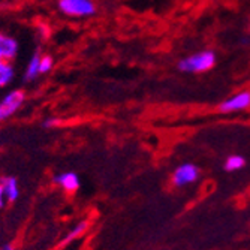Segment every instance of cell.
<instances>
[{"label":"cell","instance_id":"obj_1","mask_svg":"<svg viewBox=\"0 0 250 250\" xmlns=\"http://www.w3.org/2000/svg\"><path fill=\"white\" fill-rule=\"evenodd\" d=\"M216 62H217V54L213 50H202L181 59L177 63V67L178 71L185 74H204L211 71L216 66Z\"/></svg>","mask_w":250,"mask_h":250},{"label":"cell","instance_id":"obj_2","mask_svg":"<svg viewBox=\"0 0 250 250\" xmlns=\"http://www.w3.org/2000/svg\"><path fill=\"white\" fill-rule=\"evenodd\" d=\"M57 8L64 17L71 18H88L96 14L93 0H59Z\"/></svg>","mask_w":250,"mask_h":250},{"label":"cell","instance_id":"obj_3","mask_svg":"<svg viewBox=\"0 0 250 250\" xmlns=\"http://www.w3.org/2000/svg\"><path fill=\"white\" fill-rule=\"evenodd\" d=\"M250 108V90H240L217 105L219 114H234Z\"/></svg>","mask_w":250,"mask_h":250},{"label":"cell","instance_id":"obj_4","mask_svg":"<svg viewBox=\"0 0 250 250\" xmlns=\"http://www.w3.org/2000/svg\"><path fill=\"white\" fill-rule=\"evenodd\" d=\"M199 177H201V168L195 164L186 162V164L178 165L174 169L171 175V181L175 188H186V186L196 183Z\"/></svg>","mask_w":250,"mask_h":250},{"label":"cell","instance_id":"obj_5","mask_svg":"<svg viewBox=\"0 0 250 250\" xmlns=\"http://www.w3.org/2000/svg\"><path fill=\"white\" fill-rule=\"evenodd\" d=\"M26 101V95L22 90H11L0 101V123L11 119Z\"/></svg>","mask_w":250,"mask_h":250},{"label":"cell","instance_id":"obj_6","mask_svg":"<svg viewBox=\"0 0 250 250\" xmlns=\"http://www.w3.org/2000/svg\"><path fill=\"white\" fill-rule=\"evenodd\" d=\"M53 181L56 185H59L63 190L66 192H77L80 189V185H81V181H80V177L77 172L74 171H66V172H60L57 175H54Z\"/></svg>","mask_w":250,"mask_h":250},{"label":"cell","instance_id":"obj_7","mask_svg":"<svg viewBox=\"0 0 250 250\" xmlns=\"http://www.w3.org/2000/svg\"><path fill=\"white\" fill-rule=\"evenodd\" d=\"M18 50V41L15 38L0 33V60H12Z\"/></svg>","mask_w":250,"mask_h":250},{"label":"cell","instance_id":"obj_8","mask_svg":"<svg viewBox=\"0 0 250 250\" xmlns=\"http://www.w3.org/2000/svg\"><path fill=\"white\" fill-rule=\"evenodd\" d=\"M2 186H3V190H5L6 201L15 202L18 199V196H20V188H18V183H17V178H14V177L3 178Z\"/></svg>","mask_w":250,"mask_h":250},{"label":"cell","instance_id":"obj_9","mask_svg":"<svg viewBox=\"0 0 250 250\" xmlns=\"http://www.w3.org/2000/svg\"><path fill=\"white\" fill-rule=\"evenodd\" d=\"M246 157L241 156V154H231L226 157V161L223 164V169L226 172H235V171H240L246 167Z\"/></svg>","mask_w":250,"mask_h":250},{"label":"cell","instance_id":"obj_10","mask_svg":"<svg viewBox=\"0 0 250 250\" xmlns=\"http://www.w3.org/2000/svg\"><path fill=\"white\" fill-rule=\"evenodd\" d=\"M14 78V67L9 60H0V88L8 85Z\"/></svg>","mask_w":250,"mask_h":250},{"label":"cell","instance_id":"obj_11","mask_svg":"<svg viewBox=\"0 0 250 250\" xmlns=\"http://www.w3.org/2000/svg\"><path fill=\"white\" fill-rule=\"evenodd\" d=\"M39 62H41V54L35 53L29 60L27 69H26V74H24L26 81H33V80H36L39 77Z\"/></svg>","mask_w":250,"mask_h":250},{"label":"cell","instance_id":"obj_12","mask_svg":"<svg viewBox=\"0 0 250 250\" xmlns=\"http://www.w3.org/2000/svg\"><path fill=\"white\" fill-rule=\"evenodd\" d=\"M87 226H88V223L87 222H80L75 228L67 234L66 237H64V240H63V244H67V243H71L72 240H75V238H78L80 235H83L84 232H85V229H87Z\"/></svg>","mask_w":250,"mask_h":250},{"label":"cell","instance_id":"obj_13","mask_svg":"<svg viewBox=\"0 0 250 250\" xmlns=\"http://www.w3.org/2000/svg\"><path fill=\"white\" fill-rule=\"evenodd\" d=\"M54 66V59L51 56H41L39 62V75L42 74H50Z\"/></svg>","mask_w":250,"mask_h":250},{"label":"cell","instance_id":"obj_14","mask_svg":"<svg viewBox=\"0 0 250 250\" xmlns=\"http://www.w3.org/2000/svg\"><path fill=\"white\" fill-rule=\"evenodd\" d=\"M60 120L59 119H54V117H50V119H47V120H43V123H42V126L45 127V129H53V127H57V126H60Z\"/></svg>","mask_w":250,"mask_h":250},{"label":"cell","instance_id":"obj_15","mask_svg":"<svg viewBox=\"0 0 250 250\" xmlns=\"http://www.w3.org/2000/svg\"><path fill=\"white\" fill-rule=\"evenodd\" d=\"M38 33H39V36H41L42 39H48V36H50V29H48V26L41 24V26L38 27Z\"/></svg>","mask_w":250,"mask_h":250},{"label":"cell","instance_id":"obj_16","mask_svg":"<svg viewBox=\"0 0 250 250\" xmlns=\"http://www.w3.org/2000/svg\"><path fill=\"white\" fill-rule=\"evenodd\" d=\"M5 201H6V196H5V190H3V186L0 183V208L5 206Z\"/></svg>","mask_w":250,"mask_h":250},{"label":"cell","instance_id":"obj_17","mask_svg":"<svg viewBox=\"0 0 250 250\" xmlns=\"http://www.w3.org/2000/svg\"><path fill=\"white\" fill-rule=\"evenodd\" d=\"M0 250H14V246H12V244H5Z\"/></svg>","mask_w":250,"mask_h":250}]
</instances>
